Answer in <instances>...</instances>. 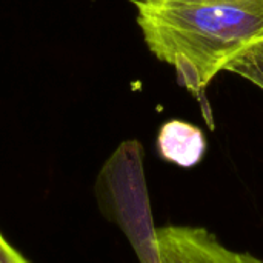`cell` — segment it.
Instances as JSON below:
<instances>
[{
	"mask_svg": "<svg viewBox=\"0 0 263 263\" xmlns=\"http://www.w3.org/2000/svg\"><path fill=\"white\" fill-rule=\"evenodd\" d=\"M157 247L162 263H263L250 253L230 250L202 227L157 228Z\"/></svg>",
	"mask_w": 263,
	"mask_h": 263,
	"instance_id": "cell-3",
	"label": "cell"
},
{
	"mask_svg": "<svg viewBox=\"0 0 263 263\" xmlns=\"http://www.w3.org/2000/svg\"><path fill=\"white\" fill-rule=\"evenodd\" d=\"M133 3L149 51L197 96L234 60L263 43V0Z\"/></svg>",
	"mask_w": 263,
	"mask_h": 263,
	"instance_id": "cell-1",
	"label": "cell"
},
{
	"mask_svg": "<svg viewBox=\"0 0 263 263\" xmlns=\"http://www.w3.org/2000/svg\"><path fill=\"white\" fill-rule=\"evenodd\" d=\"M162 159L180 168H193L205 156L206 139L200 128L183 120H168L157 134Z\"/></svg>",
	"mask_w": 263,
	"mask_h": 263,
	"instance_id": "cell-4",
	"label": "cell"
},
{
	"mask_svg": "<svg viewBox=\"0 0 263 263\" xmlns=\"http://www.w3.org/2000/svg\"><path fill=\"white\" fill-rule=\"evenodd\" d=\"M227 71L250 80L263 91V43L234 60Z\"/></svg>",
	"mask_w": 263,
	"mask_h": 263,
	"instance_id": "cell-5",
	"label": "cell"
},
{
	"mask_svg": "<svg viewBox=\"0 0 263 263\" xmlns=\"http://www.w3.org/2000/svg\"><path fill=\"white\" fill-rule=\"evenodd\" d=\"M96 196L102 213L119 225L139 262L162 263L140 142L125 140L108 157L96 180Z\"/></svg>",
	"mask_w": 263,
	"mask_h": 263,
	"instance_id": "cell-2",
	"label": "cell"
},
{
	"mask_svg": "<svg viewBox=\"0 0 263 263\" xmlns=\"http://www.w3.org/2000/svg\"><path fill=\"white\" fill-rule=\"evenodd\" d=\"M140 2H216V0H140Z\"/></svg>",
	"mask_w": 263,
	"mask_h": 263,
	"instance_id": "cell-7",
	"label": "cell"
},
{
	"mask_svg": "<svg viewBox=\"0 0 263 263\" xmlns=\"http://www.w3.org/2000/svg\"><path fill=\"white\" fill-rule=\"evenodd\" d=\"M0 263H29L0 234Z\"/></svg>",
	"mask_w": 263,
	"mask_h": 263,
	"instance_id": "cell-6",
	"label": "cell"
}]
</instances>
